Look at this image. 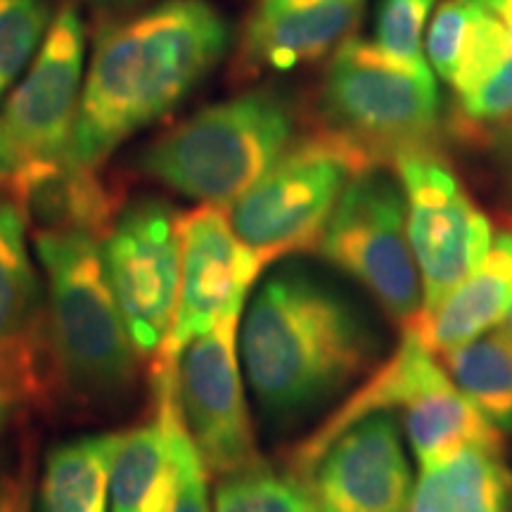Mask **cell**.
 Wrapping results in <instances>:
<instances>
[{"instance_id":"cell-26","label":"cell","mask_w":512,"mask_h":512,"mask_svg":"<svg viewBox=\"0 0 512 512\" xmlns=\"http://www.w3.org/2000/svg\"><path fill=\"white\" fill-rule=\"evenodd\" d=\"M437 0H380L375 17V43L406 64H427L422 31Z\"/></svg>"},{"instance_id":"cell-5","label":"cell","mask_w":512,"mask_h":512,"mask_svg":"<svg viewBox=\"0 0 512 512\" xmlns=\"http://www.w3.org/2000/svg\"><path fill=\"white\" fill-rule=\"evenodd\" d=\"M323 128L382 166L430 147L439 88L430 64H406L375 41L351 36L335 48L320 88Z\"/></svg>"},{"instance_id":"cell-24","label":"cell","mask_w":512,"mask_h":512,"mask_svg":"<svg viewBox=\"0 0 512 512\" xmlns=\"http://www.w3.org/2000/svg\"><path fill=\"white\" fill-rule=\"evenodd\" d=\"M50 24L48 0H0V100L41 50Z\"/></svg>"},{"instance_id":"cell-33","label":"cell","mask_w":512,"mask_h":512,"mask_svg":"<svg viewBox=\"0 0 512 512\" xmlns=\"http://www.w3.org/2000/svg\"><path fill=\"white\" fill-rule=\"evenodd\" d=\"M93 8L105 10V12H124L136 8V5L143 3V0H88Z\"/></svg>"},{"instance_id":"cell-17","label":"cell","mask_w":512,"mask_h":512,"mask_svg":"<svg viewBox=\"0 0 512 512\" xmlns=\"http://www.w3.org/2000/svg\"><path fill=\"white\" fill-rule=\"evenodd\" d=\"M5 181L36 230H86L105 238L117 219L112 190L102 185L95 169L76 164L72 157L22 164Z\"/></svg>"},{"instance_id":"cell-35","label":"cell","mask_w":512,"mask_h":512,"mask_svg":"<svg viewBox=\"0 0 512 512\" xmlns=\"http://www.w3.org/2000/svg\"><path fill=\"white\" fill-rule=\"evenodd\" d=\"M505 335H508V339L512 342V304H510V311H508V316H505V320H503V328H501Z\"/></svg>"},{"instance_id":"cell-7","label":"cell","mask_w":512,"mask_h":512,"mask_svg":"<svg viewBox=\"0 0 512 512\" xmlns=\"http://www.w3.org/2000/svg\"><path fill=\"white\" fill-rule=\"evenodd\" d=\"M318 252L373 294L389 320L411 328L422 311V283L408 240L399 178L380 166L354 176L332 211Z\"/></svg>"},{"instance_id":"cell-27","label":"cell","mask_w":512,"mask_h":512,"mask_svg":"<svg viewBox=\"0 0 512 512\" xmlns=\"http://www.w3.org/2000/svg\"><path fill=\"white\" fill-rule=\"evenodd\" d=\"M479 8L482 5L475 3V0H448L432 19L425 43L427 64H432L439 79H444L446 83L456 74L467 34H470Z\"/></svg>"},{"instance_id":"cell-15","label":"cell","mask_w":512,"mask_h":512,"mask_svg":"<svg viewBox=\"0 0 512 512\" xmlns=\"http://www.w3.org/2000/svg\"><path fill=\"white\" fill-rule=\"evenodd\" d=\"M403 432L420 467L451 460L472 444H503V434L456 387L432 351L420 344L399 406Z\"/></svg>"},{"instance_id":"cell-31","label":"cell","mask_w":512,"mask_h":512,"mask_svg":"<svg viewBox=\"0 0 512 512\" xmlns=\"http://www.w3.org/2000/svg\"><path fill=\"white\" fill-rule=\"evenodd\" d=\"M19 401H22V396H19L15 389H12V384L5 380L3 375H0V430L8 425L10 415H12V411H15V406Z\"/></svg>"},{"instance_id":"cell-8","label":"cell","mask_w":512,"mask_h":512,"mask_svg":"<svg viewBox=\"0 0 512 512\" xmlns=\"http://www.w3.org/2000/svg\"><path fill=\"white\" fill-rule=\"evenodd\" d=\"M394 166L406 197V228L422 283V311H430L477 271L494 242V228L432 147L403 152Z\"/></svg>"},{"instance_id":"cell-25","label":"cell","mask_w":512,"mask_h":512,"mask_svg":"<svg viewBox=\"0 0 512 512\" xmlns=\"http://www.w3.org/2000/svg\"><path fill=\"white\" fill-rule=\"evenodd\" d=\"M155 373L162 375L166 382L171 434H174L176 463H178L176 494H174V501H171L169 512H209V494H207L209 470L183 425L181 408H178V399H176V361L155 363Z\"/></svg>"},{"instance_id":"cell-2","label":"cell","mask_w":512,"mask_h":512,"mask_svg":"<svg viewBox=\"0 0 512 512\" xmlns=\"http://www.w3.org/2000/svg\"><path fill=\"white\" fill-rule=\"evenodd\" d=\"M380 339L363 311L316 275L287 268L247 306L240 356L261 411L287 420L313 411L373 368Z\"/></svg>"},{"instance_id":"cell-11","label":"cell","mask_w":512,"mask_h":512,"mask_svg":"<svg viewBox=\"0 0 512 512\" xmlns=\"http://www.w3.org/2000/svg\"><path fill=\"white\" fill-rule=\"evenodd\" d=\"M86 79V24L76 5L53 17L46 41L0 112V138L15 169L69 159Z\"/></svg>"},{"instance_id":"cell-30","label":"cell","mask_w":512,"mask_h":512,"mask_svg":"<svg viewBox=\"0 0 512 512\" xmlns=\"http://www.w3.org/2000/svg\"><path fill=\"white\" fill-rule=\"evenodd\" d=\"M0 512H29V489L24 479L17 482H3V496H0Z\"/></svg>"},{"instance_id":"cell-21","label":"cell","mask_w":512,"mask_h":512,"mask_svg":"<svg viewBox=\"0 0 512 512\" xmlns=\"http://www.w3.org/2000/svg\"><path fill=\"white\" fill-rule=\"evenodd\" d=\"M441 366L498 432L512 434V342L503 330L446 351Z\"/></svg>"},{"instance_id":"cell-23","label":"cell","mask_w":512,"mask_h":512,"mask_svg":"<svg viewBox=\"0 0 512 512\" xmlns=\"http://www.w3.org/2000/svg\"><path fill=\"white\" fill-rule=\"evenodd\" d=\"M216 512H313L302 479L264 465L226 475L216 491Z\"/></svg>"},{"instance_id":"cell-16","label":"cell","mask_w":512,"mask_h":512,"mask_svg":"<svg viewBox=\"0 0 512 512\" xmlns=\"http://www.w3.org/2000/svg\"><path fill=\"white\" fill-rule=\"evenodd\" d=\"M366 0H259L247 29V60L287 72L337 48L361 19Z\"/></svg>"},{"instance_id":"cell-14","label":"cell","mask_w":512,"mask_h":512,"mask_svg":"<svg viewBox=\"0 0 512 512\" xmlns=\"http://www.w3.org/2000/svg\"><path fill=\"white\" fill-rule=\"evenodd\" d=\"M41 285L27 245V216L0 200V375L24 399L46 387Z\"/></svg>"},{"instance_id":"cell-13","label":"cell","mask_w":512,"mask_h":512,"mask_svg":"<svg viewBox=\"0 0 512 512\" xmlns=\"http://www.w3.org/2000/svg\"><path fill=\"white\" fill-rule=\"evenodd\" d=\"M302 482L313 512H406L413 475L394 415L377 411L344 427Z\"/></svg>"},{"instance_id":"cell-29","label":"cell","mask_w":512,"mask_h":512,"mask_svg":"<svg viewBox=\"0 0 512 512\" xmlns=\"http://www.w3.org/2000/svg\"><path fill=\"white\" fill-rule=\"evenodd\" d=\"M406 512H453L444 463L420 467V479L413 486Z\"/></svg>"},{"instance_id":"cell-10","label":"cell","mask_w":512,"mask_h":512,"mask_svg":"<svg viewBox=\"0 0 512 512\" xmlns=\"http://www.w3.org/2000/svg\"><path fill=\"white\" fill-rule=\"evenodd\" d=\"M240 313H228L176 358V399L209 472L233 475L261 463L249 420L238 347Z\"/></svg>"},{"instance_id":"cell-36","label":"cell","mask_w":512,"mask_h":512,"mask_svg":"<svg viewBox=\"0 0 512 512\" xmlns=\"http://www.w3.org/2000/svg\"><path fill=\"white\" fill-rule=\"evenodd\" d=\"M0 496H3V484H0Z\"/></svg>"},{"instance_id":"cell-34","label":"cell","mask_w":512,"mask_h":512,"mask_svg":"<svg viewBox=\"0 0 512 512\" xmlns=\"http://www.w3.org/2000/svg\"><path fill=\"white\" fill-rule=\"evenodd\" d=\"M12 171H15V162H12V155L5 147L3 138H0V178H8Z\"/></svg>"},{"instance_id":"cell-32","label":"cell","mask_w":512,"mask_h":512,"mask_svg":"<svg viewBox=\"0 0 512 512\" xmlns=\"http://www.w3.org/2000/svg\"><path fill=\"white\" fill-rule=\"evenodd\" d=\"M475 3L489 10L491 15L501 17L503 22H512V0H475Z\"/></svg>"},{"instance_id":"cell-3","label":"cell","mask_w":512,"mask_h":512,"mask_svg":"<svg viewBox=\"0 0 512 512\" xmlns=\"http://www.w3.org/2000/svg\"><path fill=\"white\" fill-rule=\"evenodd\" d=\"M294 114L271 91L238 95L195 112L140 155L152 181L214 207H230L285 155Z\"/></svg>"},{"instance_id":"cell-9","label":"cell","mask_w":512,"mask_h":512,"mask_svg":"<svg viewBox=\"0 0 512 512\" xmlns=\"http://www.w3.org/2000/svg\"><path fill=\"white\" fill-rule=\"evenodd\" d=\"M110 290L140 356H157L169 339L181 290L178 216L157 200H140L102 238Z\"/></svg>"},{"instance_id":"cell-20","label":"cell","mask_w":512,"mask_h":512,"mask_svg":"<svg viewBox=\"0 0 512 512\" xmlns=\"http://www.w3.org/2000/svg\"><path fill=\"white\" fill-rule=\"evenodd\" d=\"M121 441L124 432H102L55 446L38 486V512H110V475Z\"/></svg>"},{"instance_id":"cell-12","label":"cell","mask_w":512,"mask_h":512,"mask_svg":"<svg viewBox=\"0 0 512 512\" xmlns=\"http://www.w3.org/2000/svg\"><path fill=\"white\" fill-rule=\"evenodd\" d=\"M181 233V290L169 339L155 358L176 361L192 339L202 337L228 313H242L259 278L254 252L230 228L223 207L202 204L178 216Z\"/></svg>"},{"instance_id":"cell-6","label":"cell","mask_w":512,"mask_h":512,"mask_svg":"<svg viewBox=\"0 0 512 512\" xmlns=\"http://www.w3.org/2000/svg\"><path fill=\"white\" fill-rule=\"evenodd\" d=\"M377 164L330 131L290 145L252 188L230 204L228 221L261 266L318 249L349 181Z\"/></svg>"},{"instance_id":"cell-19","label":"cell","mask_w":512,"mask_h":512,"mask_svg":"<svg viewBox=\"0 0 512 512\" xmlns=\"http://www.w3.org/2000/svg\"><path fill=\"white\" fill-rule=\"evenodd\" d=\"M157 415L124 432L110 475L112 512H169L176 494L178 463L171 434L169 396L164 377L155 373Z\"/></svg>"},{"instance_id":"cell-18","label":"cell","mask_w":512,"mask_h":512,"mask_svg":"<svg viewBox=\"0 0 512 512\" xmlns=\"http://www.w3.org/2000/svg\"><path fill=\"white\" fill-rule=\"evenodd\" d=\"M512 304V230L498 233L489 254L451 294L422 311L411 328L434 356L498 328Z\"/></svg>"},{"instance_id":"cell-1","label":"cell","mask_w":512,"mask_h":512,"mask_svg":"<svg viewBox=\"0 0 512 512\" xmlns=\"http://www.w3.org/2000/svg\"><path fill=\"white\" fill-rule=\"evenodd\" d=\"M228 43V19L209 0H162L107 27L83 79L69 157L100 166L124 140L181 105Z\"/></svg>"},{"instance_id":"cell-22","label":"cell","mask_w":512,"mask_h":512,"mask_svg":"<svg viewBox=\"0 0 512 512\" xmlns=\"http://www.w3.org/2000/svg\"><path fill=\"white\" fill-rule=\"evenodd\" d=\"M453 512H508L512 470L503 444H472L446 460Z\"/></svg>"},{"instance_id":"cell-4","label":"cell","mask_w":512,"mask_h":512,"mask_svg":"<svg viewBox=\"0 0 512 512\" xmlns=\"http://www.w3.org/2000/svg\"><path fill=\"white\" fill-rule=\"evenodd\" d=\"M48 278L50 337L69 384L86 396H117L136 380L138 358L107 283L102 238L86 230H36Z\"/></svg>"},{"instance_id":"cell-28","label":"cell","mask_w":512,"mask_h":512,"mask_svg":"<svg viewBox=\"0 0 512 512\" xmlns=\"http://www.w3.org/2000/svg\"><path fill=\"white\" fill-rule=\"evenodd\" d=\"M512 24V22H510ZM460 117L472 128H491L512 119V50L505 62L475 91L458 98Z\"/></svg>"}]
</instances>
